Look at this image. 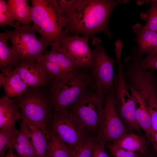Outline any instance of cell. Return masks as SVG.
Here are the masks:
<instances>
[{
	"label": "cell",
	"mask_w": 157,
	"mask_h": 157,
	"mask_svg": "<svg viewBox=\"0 0 157 157\" xmlns=\"http://www.w3.org/2000/svg\"><path fill=\"white\" fill-rule=\"evenodd\" d=\"M20 130L16 133L14 139L20 144L24 150L26 157H38L33 145L31 133L26 124L23 120L20 122Z\"/></svg>",
	"instance_id": "cb8c5ba5"
},
{
	"label": "cell",
	"mask_w": 157,
	"mask_h": 157,
	"mask_svg": "<svg viewBox=\"0 0 157 157\" xmlns=\"http://www.w3.org/2000/svg\"><path fill=\"white\" fill-rule=\"evenodd\" d=\"M10 151L8 150V151L7 154L5 155V157H10Z\"/></svg>",
	"instance_id": "d590c367"
},
{
	"label": "cell",
	"mask_w": 157,
	"mask_h": 157,
	"mask_svg": "<svg viewBox=\"0 0 157 157\" xmlns=\"http://www.w3.org/2000/svg\"><path fill=\"white\" fill-rule=\"evenodd\" d=\"M92 76L79 72L66 81L60 79L48 81L49 94L54 110H69L92 83Z\"/></svg>",
	"instance_id": "277c9868"
},
{
	"label": "cell",
	"mask_w": 157,
	"mask_h": 157,
	"mask_svg": "<svg viewBox=\"0 0 157 157\" xmlns=\"http://www.w3.org/2000/svg\"><path fill=\"white\" fill-rule=\"evenodd\" d=\"M118 65V73L114 77L113 82L116 108L120 117L129 118L135 115V103L124 77L122 63Z\"/></svg>",
	"instance_id": "30bf717a"
},
{
	"label": "cell",
	"mask_w": 157,
	"mask_h": 157,
	"mask_svg": "<svg viewBox=\"0 0 157 157\" xmlns=\"http://www.w3.org/2000/svg\"><path fill=\"white\" fill-rule=\"evenodd\" d=\"M140 63L142 67L147 70H157V50L147 54L142 58Z\"/></svg>",
	"instance_id": "f546056e"
},
{
	"label": "cell",
	"mask_w": 157,
	"mask_h": 157,
	"mask_svg": "<svg viewBox=\"0 0 157 157\" xmlns=\"http://www.w3.org/2000/svg\"><path fill=\"white\" fill-rule=\"evenodd\" d=\"M20 24L15 22L12 12L7 13H0V26L4 27L6 26L16 28Z\"/></svg>",
	"instance_id": "4dcf8cb0"
},
{
	"label": "cell",
	"mask_w": 157,
	"mask_h": 157,
	"mask_svg": "<svg viewBox=\"0 0 157 157\" xmlns=\"http://www.w3.org/2000/svg\"></svg>",
	"instance_id": "8d00e7d4"
},
{
	"label": "cell",
	"mask_w": 157,
	"mask_h": 157,
	"mask_svg": "<svg viewBox=\"0 0 157 157\" xmlns=\"http://www.w3.org/2000/svg\"><path fill=\"white\" fill-rule=\"evenodd\" d=\"M18 54L20 60H37L43 54L49 45L35 34L33 24L18 25L11 31H4Z\"/></svg>",
	"instance_id": "8992f818"
},
{
	"label": "cell",
	"mask_w": 157,
	"mask_h": 157,
	"mask_svg": "<svg viewBox=\"0 0 157 157\" xmlns=\"http://www.w3.org/2000/svg\"><path fill=\"white\" fill-rule=\"evenodd\" d=\"M36 61L41 66L49 81L60 79L66 81L70 78L56 64L49 61L41 56Z\"/></svg>",
	"instance_id": "d4e9b609"
},
{
	"label": "cell",
	"mask_w": 157,
	"mask_h": 157,
	"mask_svg": "<svg viewBox=\"0 0 157 157\" xmlns=\"http://www.w3.org/2000/svg\"><path fill=\"white\" fill-rule=\"evenodd\" d=\"M24 122L31 133V141L37 157H47L50 135L48 137L37 126L28 122Z\"/></svg>",
	"instance_id": "44dd1931"
},
{
	"label": "cell",
	"mask_w": 157,
	"mask_h": 157,
	"mask_svg": "<svg viewBox=\"0 0 157 157\" xmlns=\"http://www.w3.org/2000/svg\"><path fill=\"white\" fill-rule=\"evenodd\" d=\"M125 0H59L67 19L66 36L81 34L88 38L102 33L112 38L108 26L110 14L119 4L127 3Z\"/></svg>",
	"instance_id": "6da1fadb"
},
{
	"label": "cell",
	"mask_w": 157,
	"mask_h": 157,
	"mask_svg": "<svg viewBox=\"0 0 157 157\" xmlns=\"http://www.w3.org/2000/svg\"><path fill=\"white\" fill-rule=\"evenodd\" d=\"M18 130L14 132L0 129V157H5L6 151L10 148Z\"/></svg>",
	"instance_id": "83f0119b"
},
{
	"label": "cell",
	"mask_w": 157,
	"mask_h": 157,
	"mask_svg": "<svg viewBox=\"0 0 157 157\" xmlns=\"http://www.w3.org/2000/svg\"><path fill=\"white\" fill-rule=\"evenodd\" d=\"M20 108L19 104L16 105L13 100L5 96L0 98V129L16 131V122L22 119L18 110Z\"/></svg>",
	"instance_id": "2e32d148"
},
{
	"label": "cell",
	"mask_w": 157,
	"mask_h": 157,
	"mask_svg": "<svg viewBox=\"0 0 157 157\" xmlns=\"http://www.w3.org/2000/svg\"><path fill=\"white\" fill-rule=\"evenodd\" d=\"M32 22L36 32L49 45L59 44L65 36L67 19L58 0H31Z\"/></svg>",
	"instance_id": "7a4b0ae2"
},
{
	"label": "cell",
	"mask_w": 157,
	"mask_h": 157,
	"mask_svg": "<svg viewBox=\"0 0 157 157\" xmlns=\"http://www.w3.org/2000/svg\"><path fill=\"white\" fill-rule=\"evenodd\" d=\"M43 87H29L24 95L15 99L21 109L22 120L37 126L48 136L53 106L49 92L43 89Z\"/></svg>",
	"instance_id": "3957f363"
},
{
	"label": "cell",
	"mask_w": 157,
	"mask_h": 157,
	"mask_svg": "<svg viewBox=\"0 0 157 157\" xmlns=\"http://www.w3.org/2000/svg\"><path fill=\"white\" fill-rule=\"evenodd\" d=\"M51 47L50 51L43 54L42 57L57 65L70 78L79 72L81 67L61 48L59 44H54Z\"/></svg>",
	"instance_id": "5bb4252c"
},
{
	"label": "cell",
	"mask_w": 157,
	"mask_h": 157,
	"mask_svg": "<svg viewBox=\"0 0 157 157\" xmlns=\"http://www.w3.org/2000/svg\"><path fill=\"white\" fill-rule=\"evenodd\" d=\"M105 145L103 141L96 139L92 157H109L105 151Z\"/></svg>",
	"instance_id": "1f68e13d"
},
{
	"label": "cell",
	"mask_w": 157,
	"mask_h": 157,
	"mask_svg": "<svg viewBox=\"0 0 157 157\" xmlns=\"http://www.w3.org/2000/svg\"><path fill=\"white\" fill-rule=\"evenodd\" d=\"M11 12L10 6L7 1L0 0V13Z\"/></svg>",
	"instance_id": "836d02e7"
},
{
	"label": "cell",
	"mask_w": 157,
	"mask_h": 157,
	"mask_svg": "<svg viewBox=\"0 0 157 157\" xmlns=\"http://www.w3.org/2000/svg\"><path fill=\"white\" fill-rule=\"evenodd\" d=\"M116 59L117 63L120 62L123 43L119 40H116L115 43Z\"/></svg>",
	"instance_id": "d6a6232c"
},
{
	"label": "cell",
	"mask_w": 157,
	"mask_h": 157,
	"mask_svg": "<svg viewBox=\"0 0 157 157\" xmlns=\"http://www.w3.org/2000/svg\"><path fill=\"white\" fill-rule=\"evenodd\" d=\"M8 40L4 32L0 33V70L5 73L11 71L20 61L18 54L9 44Z\"/></svg>",
	"instance_id": "d6986e66"
},
{
	"label": "cell",
	"mask_w": 157,
	"mask_h": 157,
	"mask_svg": "<svg viewBox=\"0 0 157 157\" xmlns=\"http://www.w3.org/2000/svg\"><path fill=\"white\" fill-rule=\"evenodd\" d=\"M50 131L47 157H73L72 151Z\"/></svg>",
	"instance_id": "603a6c76"
},
{
	"label": "cell",
	"mask_w": 157,
	"mask_h": 157,
	"mask_svg": "<svg viewBox=\"0 0 157 157\" xmlns=\"http://www.w3.org/2000/svg\"><path fill=\"white\" fill-rule=\"evenodd\" d=\"M150 4L149 9L142 12L140 17L145 22L146 28L157 31V0H149Z\"/></svg>",
	"instance_id": "484cf974"
},
{
	"label": "cell",
	"mask_w": 157,
	"mask_h": 157,
	"mask_svg": "<svg viewBox=\"0 0 157 157\" xmlns=\"http://www.w3.org/2000/svg\"><path fill=\"white\" fill-rule=\"evenodd\" d=\"M127 128L117 112L113 90L105 96L96 139L105 144L113 142L129 133Z\"/></svg>",
	"instance_id": "9c48e42d"
},
{
	"label": "cell",
	"mask_w": 157,
	"mask_h": 157,
	"mask_svg": "<svg viewBox=\"0 0 157 157\" xmlns=\"http://www.w3.org/2000/svg\"><path fill=\"white\" fill-rule=\"evenodd\" d=\"M12 71L17 73L28 87H40L48 85L46 74L36 60H20Z\"/></svg>",
	"instance_id": "7c38bea8"
},
{
	"label": "cell",
	"mask_w": 157,
	"mask_h": 157,
	"mask_svg": "<svg viewBox=\"0 0 157 157\" xmlns=\"http://www.w3.org/2000/svg\"><path fill=\"white\" fill-rule=\"evenodd\" d=\"M105 146L114 157H142L135 152L122 148L113 142L106 144Z\"/></svg>",
	"instance_id": "f1b7e54d"
},
{
	"label": "cell",
	"mask_w": 157,
	"mask_h": 157,
	"mask_svg": "<svg viewBox=\"0 0 157 157\" xmlns=\"http://www.w3.org/2000/svg\"><path fill=\"white\" fill-rule=\"evenodd\" d=\"M88 39L78 35L65 36L59 44L81 67L89 68L92 56V51L88 43Z\"/></svg>",
	"instance_id": "8fae6325"
},
{
	"label": "cell",
	"mask_w": 157,
	"mask_h": 157,
	"mask_svg": "<svg viewBox=\"0 0 157 157\" xmlns=\"http://www.w3.org/2000/svg\"><path fill=\"white\" fill-rule=\"evenodd\" d=\"M118 146L126 150L144 154L147 150V144L142 136L133 133H128L113 142Z\"/></svg>",
	"instance_id": "7402d4cb"
},
{
	"label": "cell",
	"mask_w": 157,
	"mask_h": 157,
	"mask_svg": "<svg viewBox=\"0 0 157 157\" xmlns=\"http://www.w3.org/2000/svg\"><path fill=\"white\" fill-rule=\"evenodd\" d=\"M96 138L90 134L73 157H92Z\"/></svg>",
	"instance_id": "4316f807"
},
{
	"label": "cell",
	"mask_w": 157,
	"mask_h": 157,
	"mask_svg": "<svg viewBox=\"0 0 157 157\" xmlns=\"http://www.w3.org/2000/svg\"><path fill=\"white\" fill-rule=\"evenodd\" d=\"M1 86L5 92V96L9 99L23 95L28 87L18 74L13 71L0 74V87Z\"/></svg>",
	"instance_id": "ac0fdd59"
},
{
	"label": "cell",
	"mask_w": 157,
	"mask_h": 157,
	"mask_svg": "<svg viewBox=\"0 0 157 157\" xmlns=\"http://www.w3.org/2000/svg\"><path fill=\"white\" fill-rule=\"evenodd\" d=\"M15 22L22 25H29L32 22L31 6L28 0H7Z\"/></svg>",
	"instance_id": "ffe728a7"
},
{
	"label": "cell",
	"mask_w": 157,
	"mask_h": 157,
	"mask_svg": "<svg viewBox=\"0 0 157 157\" xmlns=\"http://www.w3.org/2000/svg\"><path fill=\"white\" fill-rule=\"evenodd\" d=\"M92 38V45L94 48L89 68L95 80L92 86L97 92L106 95L114 90V69L117 60L107 54L99 38L94 36Z\"/></svg>",
	"instance_id": "52a82bcc"
},
{
	"label": "cell",
	"mask_w": 157,
	"mask_h": 157,
	"mask_svg": "<svg viewBox=\"0 0 157 157\" xmlns=\"http://www.w3.org/2000/svg\"><path fill=\"white\" fill-rule=\"evenodd\" d=\"M105 96L96 90L94 92H88L86 89L70 108V112L90 134L98 132Z\"/></svg>",
	"instance_id": "ba28073f"
},
{
	"label": "cell",
	"mask_w": 157,
	"mask_h": 157,
	"mask_svg": "<svg viewBox=\"0 0 157 157\" xmlns=\"http://www.w3.org/2000/svg\"><path fill=\"white\" fill-rule=\"evenodd\" d=\"M49 129L72 151L74 155L90 134L67 110H54Z\"/></svg>",
	"instance_id": "5b68a950"
},
{
	"label": "cell",
	"mask_w": 157,
	"mask_h": 157,
	"mask_svg": "<svg viewBox=\"0 0 157 157\" xmlns=\"http://www.w3.org/2000/svg\"><path fill=\"white\" fill-rule=\"evenodd\" d=\"M148 139L151 142L154 148L157 151V131H153Z\"/></svg>",
	"instance_id": "e575fe53"
},
{
	"label": "cell",
	"mask_w": 157,
	"mask_h": 157,
	"mask_svg": "<svg viewBox=\"0 0 157 157\" xmlns=\"http://www.w3.org/2000/svg\"><path fill=\"white\" fill-rule=\"evenodd\" d=\"M133 30L136 35L135 39L138 46L135 48L139 56L142 57L145 53L157 50V31L139 23L134 25Z\"/></svg>",
	"instance_id": "e0dca14e"
},
{
	"label": "cell",
	"mask_w": 157,
	"mask_h": 157,
	"mask_svg": "<svg viewBox=\"0 0 157 157\" xmlns=\"http://www.w3.org/2000/svg\"><path fill=\"white\" fill-rule=\"evenodd\" d=\"M128 85L135 103V115L137 122L149 139L153 131L146 102L140 92L133 86Z\"/></svg>",
	"instance_id": "9a60e30c"
},
{
	"label": "cell",
	"mask_w": 157,
	"mask_h": 157,
	"mask_svg": "<svg viewBox=\"0 0 157 157\" xmlns=\"http://www.w3.org/2000/svg\"><path fill=\"white\" fill-rule=\"evenodd\" d=\"M134 88L144 98L150 117L153 131H157V83L147 79L138 81Z\"/></svg>",
	"instance_id": "4fadbf2b"
}]
</instances>
